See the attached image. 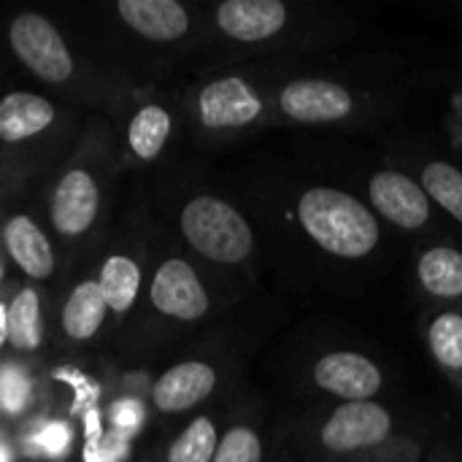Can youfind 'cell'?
<instances>
[{
	"label": "cell",
	"mask_w": 462,
	"mask_h": 462,
	"mask_svg": "<svg viewBox=\"0 0 462 462\" xmlns=\"http://www.w3.org/2000/svg\"><path fill=\"white\" fill-rule=\"evenodd\" d=\"M30 398V382L19 368H5L0 374V403L8 414H19Z\"/></svg>",
	"instance_id": "25"
},
{
	"label": "cell",
	"mask_w": 462,
	"mask_h": 462,
	"mask_svg": "<svg viewBox=\"0 0 462 462\" xmlns=\"http://www.w3.org/2000/svg\"><path fill=\"white\" fill-rule=\"evenodd\" d=\"M282 111L298 122H336L352 111V95L333 81H295L282 92Z\"/></svg>",
	"instance_id": "8"
},
{
	"label": "cell",
	"mask_w": 462,
	"mask_h": 462,
	"mask_svg": "<svg viewBox=\"0 0 462 462\" xmlns=\"http://www.w3.org/2000/svg\"><path fill=\"white\" fill-rule=\"evenodd\" d=\"M3 238L14 263L32 279H46L54 271L51 246L46 236L27 217H14L3 230Z\"/></svg>",
	"instance_id": "14"
},
{
	"label": "cell",
	"mask_w": 462,
	"mask_h": 462,
	"mask_svg": "<svg viewBox=\"0 0 462 462\" xmlns=\"http://www.w3.org/2000/svg\"><path fill=\"white\" fill-rule=\"evenodd\" d=\"M181 230L200 254L219 263H238L252 252L246 219L219 198H195L181 214Z\"/></svg>",
	"instance_id": "2"
},
{
	"label": "cell",
	"mask_w": 462,
	"mask_h": 462,
	"mask_svg": "<svg viewBox=\"0 0 462 462\" xmlns=\"http://www.w3.org/2000/svg\"><path fill=\"white\" fill-rule=\"evenodd\" d=\"M106 314V298L97 287V282H84L79 284L62 311V328L70 338L84 341L97 333L100 322Z\"/></svg>",
	"instance_id": "16"
},
{
	"label": "cell",
	"mask_w": 462,
	"mask_h": 462,
	"mask_svg": "<svg viewBox=\"0 0 462 462\" xmlns=\"http://www.w3.org/2000/svg\"><path fill=\"white\" fill-rule=\"evenodd\" d=\"M11 46L16 57L46 81H65L73 73V60L60 32L38 14H22L11 22Z\"/></svg>",
	"instance_id": "3"
},
{
	"label": "cell",
	"mask_w": 462,
	"mask_h": 462,
	"mask_svg": "<svg viewBox=\"0 0 462 462\" xmlns=\"http://www.w3.org/2000/svg\"><path fill=\"white\" fill-rule=\"evenodd\" d=\"M168 133H171V116H168V111L160 108V106H143V108L133 116L130 130H127L130 149H133L141 160H152V157H157L160 149L165 146Z\"/></svg>",
	"instance_id": "19"
},
{
	"label": "cell",
	"mask_w": 462,
	"mask_h": 462,
	"mask_svg": "<svg viewBox=\"0 0 462 462\" xmlns=\"http://www.w3.org/2000/svg\"><path fill=\"white\" fill-rule=\"evenodd\" d=\"M41 300L35 295V290H22L14 303L8 306V341L16 349H35L41 346Z\"/></svg>",
	"instance_id": "20"
},
{
	"label": "cell",
	"mask_w": 462,
	"mask_h": 462,
	"mask_svg": "<svg viewBox=\"0 0 462 462\" xmlns=\"http://www.w3.org/2000/svg\"><path fill=\"white\" fill-rule=\"evenodd\" d=\"M97 214V187L89 173L70 171L54 189L51 222L62 236H81Z\"/></svg>",
	"instance_id": "11"
},
{
	"label": "cell",
	"mask_w": 462,
	"mask_h": 462,
	"mask_svg": "<svg viewBox=\"0 0 462 462\" xmlns=\"http://www.w3.org/2000/svg\"><path fill=\"white\" fill-rule=\"evenodd\" d=\"M371 200L376 203V208L395 225L401 227H420L428 222L430 217V203H428V192H422L411 179L401 176V173H376L371 181Z\"/></svg>",
	"instance_id": "9"
},
{
	"label": "cell",
	"mask_w": 462,
	"mask_h": 462,
	"mask_svg": "<svg viewBox=\"0 0 462 462\" xmlns=\"http://www.w3.org/2000/svg\"><path fill=\"white\" fill-rule=\"evenodd\" d=\"M152 303L157 311L176 319H198L208 309V295L195 271L184 260H168L160 265L152 284Z\"/></svg>",
	"instance_id": "5"
},
{
	"label": "cell",
	"mask_w": 462,
	"mask_h": 462,
	"mask_svg": "<svg viewBox=\"0 0 462 462\" xmlns=\"http://www.w3.org/2000/svg\"><path fill=\"white\" fill-rule=\"evenodd\" d=\"M298 217L306 233L330 254L363 257L379 241L376 217L352 195L330 187L309 189L300 198Z\"/></svg>",
	"instance_id": "1"
},
{
	"label": "cell",
	"mask_w": 462,
	"mask_h": 462,
	"mask_svg": "<svg viewBox=\"0 0 462 462\" xmlns=\"http://www.w3.org/2000/svg\"><path fill=\"white\" fill-rule=\"evenodd\" d=\"M314 379L330 395L346 398L349 403L365 401L382 387L379 368L355 352H333L322 357L314 368Z\"/></svg>",
	"instance_id": "6"
},
{
	"label": "cell",
	"mask_w": 462,
	"mask_h": 462,
	"mask_svg": "<svg viewBox=\"0 0 462 462\" xmlns=\"http://www.w3.org/2000/svg\"><path fill=\"white\" fill-rule=\"evenodd\" d=\"M84 460H87V462H106V460H103V455H100V447H97V441H95V439H89V444H87V449H84Z\"/></svg>",
	"instance_id": "29"
},
{
	"label": "cell",
	"mask_w": 462,
	"mask_h": 462,
	"mask_svg": "<svg viewBox=\"0 0 462 462\" xmlns=\"http://www.w3.org/2000/svg\"><path fill=\"white\" fill-rule=\"evenodd\" d=\"M217 384V374L206 363H181L162 374L154 384V403L160 411H184L200 403Z\"/></svg>",
	"instance_id": "12"
},
{
	"label": "cell",
	"mask_w": 462,
	"mask_h": 462,
	"mask_svg": "<svg viewBox=\"0 0 462 462\" xmlns=\"http://www.w3.org/2000/svg\"><path fill=\"white\" fill-rule=\"evenodd\" d=\"M425 192L436 198L457 222H462V173L455 165L430 162L422 173Z\"/></svg>",
	"instance_id": "22"
},
{
	"label": "cell",
	"mask_w": 462,
	"mask_h": 462,
	"mask_svg": "<svg viewBox=\"0 0 462 462\" xmlns=\"http://www.w3.org/2000/svg\"><path fill=\"white\" fill-rule=\"evenodd\" d=\"M200 119L211 130L244 127L263 111L260 97L241 79H222L200 92Z\"/></svg>",
	"instance_id": "7"
},
{
	"label": "cell",
	"mask_w": 462,
	"mask_h": 462,
	"mask_svg": "<svg viewBox=\"0 0 462 462\" xmlns=\"http://www.w3.org/2000/svg\"><path fill=\"white\" fill-rule=\"evenodd\" d=\"M0 462H11V457H8V452H5L3 447H0Z\"/></svg>",
	"instance_id": "31"
},
{
	"label": "cell",
	"mask_w": 462,
	"mask_h": 462,
	"mask_svg": "<svg viewBox=\"0 0 462 462\" xmlns=\"http://www.w3.org/2000/svg\"><path fill=\"white\" fill-rule=\"evenodd\" d=\"M430 349L447 368H462V317L441 314L430 325Z\"/></svg>",
	"instance_id": "23"
},
{
	"label": "cell",
	"mask_w": 462,
	"mask_h": 462,
	"mask_svg": "<svg viewBox=\"0 0 462 462\" xmlns=\"http://www.w3.org/2000/svg\"><path fill=\"white\" fill-rule=\"evenodd\" d=\"M130 452V441H127V436H122V433H111L106 441H103V447H100V455H103V460L106 462H119L125 455Z\"/></svg>",
	"instance_id": "28"
},
{
	"label": "cell",
	"mask_w": 462,
	"mask_h": 462,
	"mask_svg": "<svg viewBox=\"0 0 462 462\" xmlns=\"http://www.w3.org/2000/svg\"><path fill=\"white\" fill-rule=\"evenodd\" d=\"M420 279L439 298L462 295V254L455 249H430L420 260Z\"/></svg>",
	"instance_id": "18"
},
{
	"label": "cell",
	"mask_w": 462,
	"mask_h": 462,
	"mask_svg": "<svg viewBox=\"0 0 462 462\" xmlns=\"http://www.w3.org/2000/svg\"><path fill=\"white\" fill-rule=\"evenodd\" d=\"M5 338H8V309L0 306V349L5 344Z\"/></svg>",
	"instance_id": "30"
},
{
	"label": "cell",
	"mask_w": 462,
	"mask_h": 462,
	"mask_svg": "<svg viewBox=\"0 0 462 462\" xmlns=\"http://www.w3.org/2000/svg\"><path fill=\"white\" fill-rule=\"evenodd\" d=\"M217 455V430L206 417H198L171 447L168 462H211Z\"/></svg>",
	"instance_id": "21"
},
{
	"label": "cell",
	"mask_w": 462,
	"mask_h": 462,
	"mask_svg": "<svg viewBox=\"0 0 462 462\" xmlns=\"http://www.w3.org/2000/svg\"><path fill=\"white\" fill-rule=\"evenodd\" d=\"M119 14L135 32L152 41H176L187 32V11L176 0H119Z\"/></svg>",
	"instance_id": "13"
},
{
	"label": "cell",
	"mask_w": 462,
	"mask_h": 462,
	"mask_svg": "<svg viewBox=\"0 0 462 462\" xmlns=\"http://www.w3.org/2000/svg\"><path fill=\"white\" fill-rule=\"evenodd\" d=\"M54 119V106L30 92H11L0 100V138L22 141L46 130Z\"/></svg>",
	"instance_id": "15"
},
{
	"label": "cell",
	"mask_w": 462,
	"mask_h": 462,
	"mask_svg": "<svg viewBox=\"0 0 462 462\" xmlns=\"http://www.w3.org/2000/svg\"><path fill=\"white\" fill-rule=\"evenodd\" d=\"M219 27L236 41H265L287 22V8L279 0H227L217 11Z\"/></svg>",
	"instance_id": "10"
},
{
	"label": "cell",
	"mask_w": 462,
	"mask_h": 462,
	"mask_svg": "<svg viewBox=\"0 0 462 462\" xmlns=\"http://www.w3.org/2000/svg\"><path fill=\"white\" fill-rule=\"evenodd\" d=\"M103 298H106V306L114 309V311H127L133 303H135V295H138V287H141V271L133 260L116 254V257H108L103 271H100V282H97Z\"/></svg>",
	"instance_id": "17"
},
{
	"label": "cell",
	"mask_w": 462,
	"mask_h": 462,
	"mask_svg": "<svg viewBox=\"0 0 462 462\" xmlns=\"http://www.w3.org/2000/svg\"><path fill=\"white\" fill-rule=\"evenodd\" d=\"M70 444V430L68 425L62 422H49L32 441H30V449H38V452H46L49 457H60Z\"/></svg>",
	"instance_id": "26"
},
{
	"label": "cell",
	"mask_w": 462,
	"mask_h": 462,
	"mask_svg": "<svg viewBox=\"0 0 462 462\" xmlns=\"http://www.w3.org/2000/svg\"><path fill=\"white\" fill-rule=\"evenodd\" d=\"M260 457H263L260 439L246 428H236L217 447L214 462H260Z\"/></svg>",
	"instance_id": "24"
},
{
	"label": "cell",
	"mask_w": 462,
	"mask_h": 462,
	"mask_svg": "<svg viewBox=\"0 0 462 462\" xmlns=\"http://www.w3.org/2000/svg\"><path fill=\"white\" fill-rule=\"evenodd\" d=\"M0 273H3V271H0Z\"/></svg>",
	"instance_id": "32"
},
{
	"label": "cell",
	"mask_w": 462,
	"mask_h": 462,
	"mask_svg": "<svg viewBox=\"0 0 462 462\" xmlns=\"http://www.w3.org/2000/svg\"><path fill=\"white\" fill-rule=\"evenodd\" d=\"M393 430L390 414L368 401L346 403L336 409L322 430V441L333 452H357L382 444Z\"/></svg>",
	"instance_id": "4"
},
{
	"label": "cell",
	"mask_w": 462,
	"mask_h": 462,
	"mask_svg": "<svg viewBox=\"0 0 462 462\" xmlns=\"http://www.w3.org/2000/svg\"><path fill=\"white\" fill-rule=\"evenodd\" d=\"M111 422H114L116 433H122V436L130 439L141 428V422H143L141 403L138 401H119V403H114L111 406Z\"/></svg>",
	"instance_id": "27"
}]
</instances>
